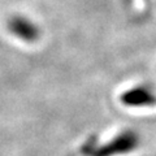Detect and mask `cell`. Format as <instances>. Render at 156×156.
I'll return each mask as SVG.
<instances>
[{
    "label": "cell",
    "mask_w": 156,
    "mask_h": 156,
    "mask_svg": "<svg viewBox=\"0 0 156 156\" xmlns=\"http://www.w3.org/2000/svg\"><path fill=\"white\" fill-rule=\"evenodd\" d=\"M121 103L131 108H146L156 105V94L147 86H134L124 91L120 96Z\"/></svg>",
    "instance_id": "2"
},
{
    "label": "cell",
    "mask_w": 156,
    "mask_h": 156,
    "mask_svg": "<svg viewBox=\"0 0 156 156\" xmlns=\"http://www.w3.org/2000/svg\"><path fill=\"white\" fill-rule=\"evenodd\" d=\"M139 135L134 130H124L115 135L109 142L101 144L95 151H92L91 156H120L133 152L139 146Z\"/></svg>",
    "instance_id": "1"
},
{
    "label": "cell",
    "mask_w": 156,
    "mask_h": 156,
    "mask_svg": "<svg viewBox=\"0 0 156 156\" xmlns=\"http://www.w3.org/2000/svg\"><path fill=\"white\" fill-rule=\"evenodd\" d=\"M8 29L13 35L25 42H35L41 35L38 26L23 16H14L9 20Z\"/></svg>",
    "instance_id": "3"
}]
</instances>
